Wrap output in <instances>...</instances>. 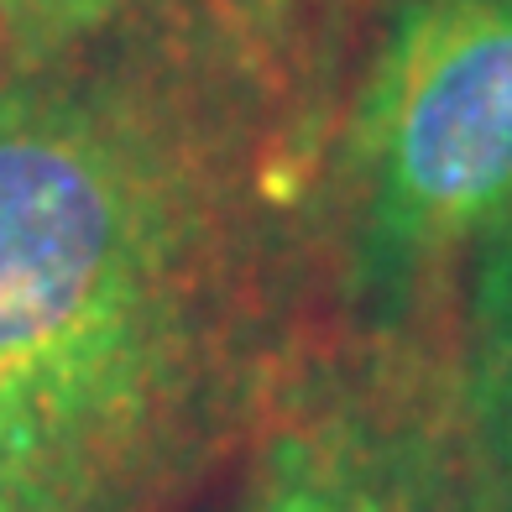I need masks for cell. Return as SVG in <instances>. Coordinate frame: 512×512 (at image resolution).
Returning a JSON list of instances; mask_svg holds the SVG:
<instances>
[{
    "label": "cell",
    "instance_id": "6da1fadb",
    "mask_svg": "<svg viewBox=\"0 0 512 512\" xmlns=\"http://www.w3.org/2000/svg\"><path fill=\"white\" fill-rule=\"evenodd\" d=\"M272 63L131 6L0 84V424L53 512H168L298 371L314 147Z\"/></svg>",
    "mask_w": 512,
    "mask_h": 512
},
{
    "label": "cell",
    "instance_id": "7a4b0ae2",
    "mask_svg": "<svg viewBox=\"0 0 512 512\" xmlns=\"http://www.w3.org/2000/svg\"><path fill=\"white\" fill-rule=\"evenodd\" d=\"M512 209V0H408L371 58L335 168L345 298L408 335L465 246Z\"/></svg>",
    "mask_w": 512,
    "mask_h": 512
},
{
    "label": "cell",
    "instance_id": "3957f363",
    "mask_svg": "<svg viewBox=\"0 0 512 512\" xmlns=\"http://www.w3.org/2000/svg\"><path fill=\"white\" fill-rule=\"evenodd\" d=\"M241 512H492L460 387L439 392L403 335L351 366H304L262 418Z\"/></svg>",
    "mask_w": 512,
    "mask_h": 512
},
{
    "label": "cell",
    "instance_id": "277c9868",
    "mask_svg": "<svg viewBox=\"0 0 512 512\" xmlns=\"http://www.w3.org/2000/svg\"><path fill=\"white\" fill-rule=\"evenodd\" d=\"M460 413L492 512H512V209L476 251Z\"/></svg>",
    "mask_w": 512,
    "mask_h": 512
},
{
    "label": "cell",
    "instance_id": "5b68a950",
    "mask_svg": "<svg viewBox=\"0 0 512 512\" xmlns=\"http://www.w3.org/2000/svg\"><path fill=\"white\" fill-rule=\"evenodd\" d=\"M142 0H0V48L11 68L68 53Z\"/></svg>",
    "mask_w": 512,
    "mask_h": 512
},
{
    "label": "cell",
    "instance_id": "8992f818",
    "mask_svg": "<svg viewBox=\"0 0 512 512\" xmlns=\"http://www.w3.org/2000/svg\"><path fill=\"white\" fill-rule=\"evenodd\" d=\"M0 512H53L37 476H32L27 455H21L16 439L6 434V424H0Z\"/></svg>",
    "mask_w": 512,
    "mask_h": 512
}]
</instances>
